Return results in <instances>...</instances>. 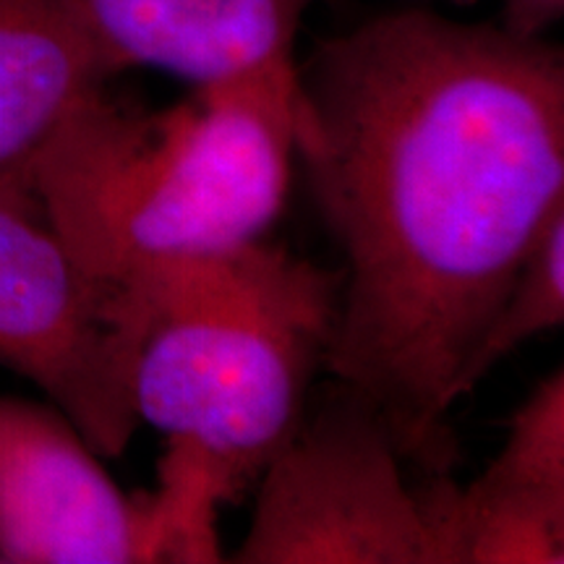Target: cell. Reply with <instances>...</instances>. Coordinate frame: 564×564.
Here are the masks:
<instances>
[{"mask_svg":"<svg viewBox=\"0 0 564 564\" xmlns=\"http://www.w3.org/2000/svg\"><path fill=\"white\" fill-rule=\"evenodd\" d=\"M0 562H171L152 497H129L63 413L0 398Z\"/></svg>","mask_w":564,"mask_h":564,"instance_id":"obj_6","label":"cell"},{"mask_svg":"<svg viewBox=\"0 0 564 564\" xmlns=\"http://www.w3.org/2000/svg\"><path fill=\"white\" fill-rule=\"evenodd\" d=\"M295 154L345 257L327 369L447 468L463 366L564 209L562 51L384 13L295 66Z\"/></svg>","mask_w":564,"mask_h":564,"instance_id":"obj_1","label":"cell"},{"mask_svg":"<svg viewBox=\"0 0 564 564\" xmlns=\"http://www.w3.org/2000/svg\"><path fill=\"white\" fill-rule=\"evenodd\" d=\"M110 79L68 0H0V196L34 204V158Z\"/></svg>","mask_w":564,"mask_h":564,"instance_id":"obj_8","label":"cell"},{"mask_svg":"<svg viewBox=\"0 0 564 564\" xmlns=\"http://www.w3.org/2000/svg\"><path fill=\"white\" fill-rule=\"evenodd\" d=\"M295 154V63L147 112L97 89L30 167L32 202L91 280L126 288L165 264L262 241Z\"/></svg>","mask_w":564,"mask_h":564,"instance_id":"obj_3","label":"cell"},{"mask_svg":"<svg viewBox=\"0 0 564 564\" xmlns=\"http://www.w3.org/2000/svg\"><path fill=\"white\" fill-rule=\"evenodd\" d=\"M436 564L564 562V494L520 491L478 476L419 491Z\"/></svg>","mask_w":564,"mask_h":564,"instance_id":"obj_9","label":"cell"},{"mask_svg":"<svg viewBox=\"0 0 564 564\" xmlns=\"http://www.w3.org/2000/svg\"><path fill=\"white\" fill-rule=\"evenodd\" d=\"M144 327L137 293L91 280L34 204L0 196V366L42 387L97 455L137 432Z\"/></svg>","mask_w":564,"mask_h":564,"instance_id":"obj_5","label":"cell"},{"mask_svg":"<svg viewBox=\"0 0 564 564\" xmlns=\"http://www.w3.org/2000/svg\"><path fill=\"white\" fill-rule=\"evenodd\" d=\"M343 274L267 246L129 282L147 312L133 408L167 436L154 494L171 562H217L215 510L267 468L327 366Z\"/></svg>","mask_w":564,"mask_h":564,"instance_id":"obj_2","label":"cell"},{"mask_svg":"<svg viewBox=\"0 0 564 564\" xmlns=\"http://www.w3.org/2000/svg\"><path fill=\"white\" fill-rule=\"evenodd\" d=\"M564 13V0H505L502 30L514 37L535 40L544 37Z\"/></svg>","mask_w":564,"mask_h":564,"instance_id":"obj_12","label":"cell"},{"mask_svg":"<svg viewBox=\"0 0 564 564\" xmlns=\"http://www.w3.org/2000/svg\"><path fill=\"white\" fill-rule=\"evenodd\" d=\"M112 76L150 66L212 84L293 61L314 0H68Z\"/></svg>","mask_w":564,"mask_h":564,"instance_id":"obj_7","label":"cell"},{"mask_svg":"<svg viewBox=\"0 0 564 564\" xmlns=\"http://www.w3.org/2000/svg\"><path fill=\"white\" fill-rule=\"evenodd\" d=\"M564 322V209L549 220L525 264L478 337L457 379V400L470 394L502 358Z\"/></svg>","mask_w":564,"mask_h":564,"instance_id":"obj_10","label":"cell"},{"mask_svg":"<svg viewBox=\"0 0 564 564\" xmlns=\"http://www.w3.org/2000/svg\"><path fill=\"white\" fill-rule=\"evenodd\" d=\"M481 478L520 491L564 494V371L556 369L512 415L502 453Z\"/></svg>","mask_w":564,"mask_h":564,"instance_id":"obj_11","label":"cell"},{"mask_svg":"<svg viewBox=\"0 0 564 564\" xmlns=\"http://www.w3.org/2000/svg\"><path fill=\"white\" fill-rule=\"evenodd\" d=\"M387 423L335 379L267 463L241 564H436Z\"/></svg>","mask_w":564,"mask_h":564,"instance_id":"obj_4","label":"cell"}]
</instances>
